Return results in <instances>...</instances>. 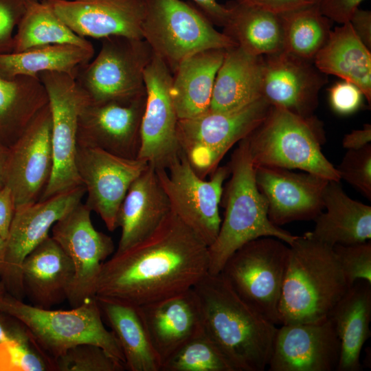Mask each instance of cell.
Here are the masks:
<instances>
[{
    "mask_svg": "<svg viewBox=\"0 0 371 371\" xmlns=\"http://www.w3.org/2000/svg\"><path fill=\"white\" fill-rule=\"evenodd\" d=\"M85 194L82 185L16 208L0 260V280L8 293L23 300L21 267L24 259L49 236L56 221L81 203Z\"/></svg>",
    "mask_w": 371,
    "mask_h": 371,
    "instance_id": "obj_13",
    "label": "cell"
},
{
    "mask_svg": "<svg viewBox=\"0 0 371 371\" xmlns=\"http://www.w3.org/2000/svg\"><path fill=\"white\" fill-rule=\"evenodd\" d=\"M341 344L336 371H359L363 346L370 335L371 283L357 280L338 301L328 316Z\"/></svg>",
    "mask_w": 371,
    "mask_h": 371,
    "instance_id": "obj_28",
    "label": "cell"
},
{
    "mask_svg": "<svg viewBox=\"0 0 371 371\" xmlns=\"http://www.w3.org/2000/svg\"><path fill=\"white\" fill-rule=\"evenodd\" d=\"M138 307L161 365L202 332L199 302L193 289Z\"/></svg>",
    "mask_w": 371,
    "mask_h": 371,
    "instance_id": "obj_25",
    "label": "cell"
},
{
    "mask_svg": "<svg viewBox=\"0 0 371 371\" xmlns=\"http://www.w3.org/2000/svg\"><path fill=\"white\" fill-rule=\"evenodd\" d=\"M48 102L38 76L0 77V142L10 147Z\"/></svg>",
    "mask_w": 371,
    "mask_h": 371,
    "instance_id": "obj_34",
    "label": "cell"
},
{
    "mask_svg": "<svg viewBox=\"0 0 371 371\" xmlns=\"http://www.w3.org/2000/svg\"><path fill=\"white\" fill-rule=\"evenodd\" d=\"M344 179L368 199H371V145L357 150H347L336 168Z\"/></svg>",
    "mask_w": 371,
    "mask_h": 371,
    "instance_id": "obj_40",
    "label": "cell"
},
{
    "mask_svg": "<svg viewBox=\"0 0 371 371\" xmlns=\"http://www.w3.org/2000/svg\"><path fill=\"white\" fill-rule=\"evenodd\" d=\"M333 248L349 286L360 280L371 283L370 241L352 245H335Z\"/></svg>",
    "mask_w": 371,
    "mask_h": 371,
    "instance_id": "obj_41",
    "label": "cell"
},
{
    "mask_svg": "<svg viewBox=\"0 0 371 371\" xmlns=\"http://www.w3.org/2000/svg\"><path fill=\"white\" fill-rule=\"evenodd\" d=\"M74 278L71 260L49 236L25 257L22 264L24 295L31 305L38 308H52L67 300Z\"/></svg>",
    "mask_w": 371,
    "mask_h": 371,
    "instance_id": "obj_23",
    "label": "cell"
},
{
    "mask_svg": "<svg viewBox=\"0 0 371 371\" xmlns=\"http://www.w3.org/2000/svg\"><path fill=\"white\" fill-rule=\"evenodd\" d=\"M208 246L172 211L149 237L105 261L95 297L135 306L180 294L209 270Z\"/></svg>",
    "mask_w": 371,
    "mask_h": 371,
    "instance_id": "obj_1",
    "label": "cell"
},
{
    "mask_svg": "<svg viewBox=\"0 0 371 371\" xmlns=\"http://www.w3.org/2000/svg\"><path fill=\"white\" fill-rule=\"evenodd\" d=\"M146 100V93L127 100L91 102L78 117L77 145L137 158Z\"/></svg>",
    "mask_w": 371,
    "mask_h": 371,
    "instance_id": "obj_17",
    "label": "cell"
},
{
    "mask_svg": "<svg viewBox=\"0 0 371 371\" xmlns=\"http://www.w3.org/2000/svg\"><path fill=\"white\" fill-rule=\"evenodd\" d=\"M92 44L71 43L34 47L19 52L0 54V77L12 79L19 76H38L43 71L65 73L76 77L80 67L93 58Z\"/></svg>",
    "mask_w": 371,
    "mask_h": 371,
    "instance_id": "obj_32",
    "label": "cell"
},
{
    "mask_svg": "<svg viewBox=\"0 0 371 371\" xmlns=\"http://www.w3.org/2000/svg\"><path fill=\"white\" fill-rule=\"evenodd\" d=\"M289 251L278 238L254 239L234 251L220 273L240 299L275 325H281L279 305Z\"/></svg>",
    "mask_w": 371,
    "mask_h": 371,
    "instance_id": "obj_8",
    "label": "cell"
},
{
    "mask_svg": "<svg viewBox=\"0 0 371 371\" xmlns=\"http://www.w3.org/2000/svg\"><path fill=\"white\" fill-rule=\"evenodd\" d=\"M196 8L215 25L223 27L229 16L227 5L220 4L216 0H191Z\"/></svg>",
    "mask_w": 371,
    "mask_h": 371,
    "instance_id": "obj_47",
    "label": "cell"
},
{
    "mask_svg": "<svg viewBox=\"0 0 371 371\" xmlns=\"http://www.w3.org/2000/svg\"><path fill=\"white\" fill-rule=\"evenodd\" d=\"M371 142V125L364 124L361 129L353 130L346 134L342 140V146L347 150H357L369 144Z\"/></svg>",
    "mask_w": 371,
    "mask_h": 371,
    "instance_id": "obj_49",
    "label": "cell"
},
{
    "mask_svg": "<svg viewBox=\"0 0 371 371\" xmlns=\"http://www.w3.org/2000/svg\"><path fill=\"white\" fill-rule=\"evenodd\" d=\"M77 35L142 38L146 0H44Z\"/></svg>",
    "mask_w": 371,
    "mask_h": 371,
    "instance_id": "obj_22",
    "label": "cell"
},
{
    "mask_svg": "<svg viewBox=\"0 0 371 371\" xmlns=\"http://www.w3.org/2000/svg\"><path fill=\"white\" fill-rule=\"evenodd\" d=\"M283 34V50L297 57L313 60L327 41L332 21L312 3L278 14Z\"/></svg>",
    "mask_w": 371,
    "mask_h": 371,
    "instance_id": "obj_36",
    "label": "cell"
},
{
    "mask_svg": "<svg viewBox=\"0 0 371 371\" xmlns=\"http://www.w3.org/2000/svg\"><path fill=\"white\" fill-rule=\"evenodd\" d=\"M26 9V0H0V54L13 51L14 30Z\"/></svg>",
    "mask_w": 371,
    "mask_h": 371,
    "instance_id": "obj_42",
    "label": "cell"
},
{
    "mask_svg": "<svg viewBox=\"0 0 371 371\" xmlns=\"http://www.w3.org/2000/svg\"><path fill=\"white\" fill-rule=\"evenodd\" d=\"M263 66V56L249 54L237 45L227 49L209 110H232L261 98Z\"/></svg>",
    "mask_w": 371,
    "mask_h": 371,
    "instance_id": "obj_29",
    "label": "cell"
},
{
    "mask_svg": "<svg viewBox=\"0 0 371 371\" xmlns=\"http://www.w3.org/2000/svg\"><path fill=\"white\" fill-rule=\"evenodd\" d=\"M245 139L255 168L299 169L328 181L341 180L322 153L325 133L313 115L304 117L271 106L265 118Z\"/></svg>",
    "mask_w": 371,
    "mask_h": 371,
    "instance_id": "obj_6",
    "label": "cell"
},
{
    "mask_svg": "<svg viewBox=\"0 0 371 371\" xmlns=\"http://www.w3.org/2000/svg\"><path fill=\"white\" fill-rule=\"evenodd\" d=\"M10 147L0 142V188L5 186Z\"/></svg>",
    "mask_w": 371,
    "mask_h": 371,
    "instance_id": "obj_51",
    "label": "cell"
},
{
    "mask_svg": "<svg viewBox=\"0 0 371 371\" xmlns=\"http://www.w3.org/2000/svg\"><path fill=\"white\" fill-rule=\"evenodd\" d=\"M363 0H321V12L332 22L343 24L349 21L354 12Z\"/></svg>",
    "mask_w": 371,
    "mask_h": 371,
    "instance_id": "obj_44",
    "label": "cell"
},
{
    "mask_svg": "<svg viewBox=\"0 0 371 371\" xmlns=\"http://www.w3.org/2000/svg\"><path fill=\"white\" fill-rule=\"evenodd\" d=\"M325 75H334L355 85L371 102V54L349 22L332 30L313 60Z\"/></svg>",
    "mask_w": 371,
    "mask_h": 371,
    "instance_id": "obj_30",
    "label": "cell"
},
{
    "mask_svg": "<svg viewBox=\"0 0 371 371\" xmlns=\"http://www.w3.org/2000/svg\"><path fill=\"white\" fill-rule=\"evenodd\" d=\"M25 331L18 320L0 311V342L14 339Z\"/></svg>",
    "mask_w": 371,
    "mask_h": 371,
    "instance_id": "obj_50",
    "label": "cell"
},
{
    "mask_svg": "<svg viewBox=\"0 0 371 371\" xmlns=\"http://www.w3.org/2000/svg\"><path fill=\"white\" fill-rule=\"evenodd\" d=\"M311 3H317L318 4L321 0H307Z\"/></svg>",
    "mask_w": 371,
    "mask_h": 371,
    "instance_id": "obj_54",
    "label": "cell"
},
{
    "mask_svg": "<svg viewBox=\"0 0 371 371\" xmlns=\"http://www.w3.org/2000/svg\"><path fill=\"white\" fill-rule=\"evenodd\" d=\"M257 186L268 206V217L277 226L313 220L324 210L328 180L306 172L276 167H256Z\"/></svg>",
    "mask_w": 371,
    "mask_h": 371,
    "instance_id": "obj_20",
    "label": "cell"
},
{
    "mask_svg": "<svg viewBox=\"0 0 371 371\" xmlns=\"http://www.w3.org/2000/svg\"><path fill=\"white\" fill-rule=\"evenodd\" d=\"M276 14L312 4L307 0H234Z\"/></svg>",
    "mask_w": 371,
    "mask_h": 371,
    "instance_id": "obj_45",
    "label": "cell"
},
{
    "mask_svg": "<svg viewBox=\"0 0 371 371\" xmlns=\"http://www.w3.org/2000/svg\"><path fill=\"white\" fill-rule=\"evenodd\" d=\"M153 54L142 38L109 36L75 80L92 102L130 100L146 93L144 73Z\"/></svg>",
    "mask_w": 371,
    "mask_h": 371,
    "instance_id": "obj_10",
    "label": "cell"
},
{
    "mask_svg": "<svg viewBox=\"0 0 371 371\" xmlns=\"http://www.w3.org/2000/svg\"><path fill=\"white\" fill-rule=\"evenodd\" d=\"M161 371H234L203 330L163 362Z\"/></svg>",
    "mask_w": 371,
    "mask_h": 371,
    "instance_id": "obj_37",
    "label": "cell"
},
{
    "mask_svg": "<svg viewBox=\"0 0 371 371\" xmlns=\"http://www.w3.org/2000/svg\"><path fill=\"white\" fill-rule=\"evenodd\" d=\"M59 43L83 46L91 44L75 34L44 0H26L25 12L14 35L12 52Z\"/></svg>",
    "mask_w": 371,
    "mask_h": 371,
    "instance_id": "obj_35",
    "label": "cell"
},
{
    "mask_svg": "<svg viewBox=\"0 0 371 371\" xmlns=\"http://www.w3.org/2000/svg\"><path fill=\"white\" fill-rule=\"evenodd\" d=\"M5 293V287L2 283V282L0 280V297L3 295Z\"/></svg>",
    "mask_w": 371,
    "mask_h": 371,
    "instance_id": "obj_53",
    "label": "cell"
},
{
    "mask_svg": "<svg viewBox=\"0 0 371 371\" xmlns=\"http://www.w3.org/2000/svg\"><path fill=\"white\" fill-rule=\"evenodd\" d=\"M227 166L230 178L221 201L224 218L216 240L208 247V273L212 274L221 273L231 255L251 240L274 237L291 245L297 237L269 220L267 202L257 186L256 168L245 139L238 143Z\"/></svg>",
    "mask_w": 371,
    "mask_h": 371,
    "instance_id": "obj_4",
    "label": "cell"
},
{
    "mask_svg": "<svg viewBox=\"0 0 371 371\" xmlns=\"http://www.w3.org/2000/svg\"><path fill=\"white\" fill-rule=\"evenodd\" d=\"M226 49L196 52L183 60L173 71L170 93L179 119L194 117L209 110Z\"/></svg>",
    "mask_w": 371,
    "mask_h": 371,
    "instance_id": "obj_27",
    "label": "cell"
},
{
    "mask_svg": "<svg viewBox=\"0 0 371 371\" xmlns=\"http://www.w3.org/2000/svg\"><path fill=\"white\" fill-rule=\"evenodd\" d=\"M95 297L102 319L120 344L126 370L161 371V361L150 341L139 307L108 298Z\"/></svg>",
    "mask_w": 371,
    "mask_h": 371,
    "instance_id": "obj_31",
    "label": "cell"
},
{
    "mask_svg": "<svg viewBox=\"0 0 371 371\" xmlns=\"http://www.w3.org/2000/svg\"><path fill=\"white\" fill-rule=\"evenodd\" d=\"M341 344L331 319L282 324L268 363L270 371H333Z\"/></svg>",
    "mask_w": 371,
    "mask_h": 371,
    "instance_id": "obj_19",
    "label": "cell"
},
{
    "mask_svg": "<svg viewBox=\"0 0 371 371\" xmlns=\"http://www.w3.org/2000/svg\"><path fill=\"white\" fill-rule=\"evenodd\" d=\"M270 107L261 97L235 109L208 110L194 117L179 119V145L196 173L203 179L210 176L227 151L262 122Z\"/></svg>",
    "mask_w": 371,
    "mask_h": 371,
    "instance_id": "obj_9",
    "label": "cell"
},
{
    "mask_svg": "<svg viewBox=\"0 0 371 371\" xmlns=\"http://www.w3.org/2000/svg\"><path fill=\"white\" fill-rule=\"evenodd\" d=\"M223 32L245 52L267 56L283 50V34L278 14L231 1Z\"/></svg>",
    "mask_w": 371,
    "mask_h": 371,
    "instance_id": "obj_33",
    "label": "cell"
},
{
    "mask_svg": "<svg viewBox=\"0 0 371 371\" xmlns=\"http://www.w3.org/2000/svg\"><path fill=\"white\" fill-rule=\"evenodd\" d=\"M364 95L353 83L343 80L329 89V103L337 114L348 115L357 111L362 106Z\"/></svg>",
    "mask_w": 371,
    "mask_h": 371,
    "instance_id": "obj_43",
    "label": "cell"
},
{
    "mask_svg": "<svg viewBox=\"0 0 371 371\" xmlns=\"http://www.w3.org/2000/svg\"><path fill=\"white\" fill-rule=\"evenodd\" d=\"M38 77L48 95L53 155L52 175L41 201L82 185L76 165L78 122L91 100L67 74L43 71Z\"/></svg>",
    "mask_w": 371,
    "mask_h": 371,
    "instance_id": "obj_11",
    "label": "cell"
},
{
    "mask_svg": "<svg viewBox=\"0 0 371 371\" xmlns=\"http://www.w3.org/2000/svg\"><path fill=\"white\" fill-rule=\"evenodd\" d=\"M172 211L208 247L216 240L221 224L219 205L227 165L218 166L209 179L200 177L181 152L167 168L155 170Z\"/></svg>",
    "mask_w": 371,
    "mask_h": 371,
    "instance_id": "obj_12",
    "label": "cell"
},
{
    "mask_svg": "<svg viewBox=\"0 0 371 371\" xmlns=\"http://www.w3.org/2000/svg\"><path fill=\"white\" fill-rule=\"evenodd\" d=\"M262 97L271 106L285 109L295 114L313 115L319 93L326 83V75L311 60L284 50L264 56Z\"/></svg>",
    "mask_w": 371,
    "mask_h": 371,
    "instance_id": "obj_21",
    "label": "cell"
},
{
    "mask_svg": "<svg viewBox=\"0 0 371 371\" xmlns=\"http://www.w3.org/2000/svg\"><path fill=\"white\" fill-rule=\"evenodd\" d=\"M30 1H43V0H30Z\"/></svg>",
    "mask_w": 371,
    "mask_h": 371,
    "instance_id": "obj_55",
    "label": "cell"
},
{
    "mask_svg": "<svg viewBox=\"0 0 371 371\" xmlns=\"http://www.w3.org/2000/svg\"><path fill=\"white\" fill-rule=\"evenodd\" d=\"M0 311L24 326L53 371L56 359L81 344L97 345L125 365L120 344L104 326L95 297L70 310H52L26 304L5 293L0 297Z\"/></svg>",
    "mask_w": 371,
    "mask_h": 371,
    "instance_id": "obj_5",
    "label": "cell"
},
{
    "mask_svg": "<svg viewBox=\"0 0 371 371\" xmlns=\"http://www.w3.org/2000/svg\"><path fill=\"white\" fill-rule=\"evenodd\" d=\"M53 371L26 330L17 337L0 342V371Z\"/></svg>",
    "mask_w": 371,
    "mask_h": 371,
    "instance_id": "obj_39",
    "label": "cell"
},
{
    "mask_svg": "<svg viewBox=\"0 0 371 371\" xmlns=\"http://www.w3.org/2000/svg\"><path fill=\"white\" fill-rule=\"evenodd\" d=\"M76 165L87 194L85 204L100 216L110 232L115 231L118 211L128 190L149 164L137 158H124L100 148L77 145Z\"/></svg>",
    "mask_w": 371,
    "mask_h": 371,
    "instance_id": "obj_15",
    "label": "cell"
},
{
    "mask_svg": "<svg viewBox=\"0 0 371 371\" xmlns=\"http://www.w3.org/2000/svg\"><path fill=\"white\" fill-rule=\"evenodd\" d=\"M126 366L101 347L81 344L68 349L54 361V371H123Z\"/></svg>",
    "mask_w": 371,
    "mask_h": 371,
    "instance_id": "obj_38",
    "label": "cell"
},
{
    "mask_svg": "<svg viewBox=\"0 0 371 371\" xmlns=\"http://www.w3.org/2000/svg\"><path fill=\"white\" fill-rule=\"evenodd\" d=\"M144 80L146 100L137 159L155 170L165 169L181 153L177 135L179 117L170 93L172 73L154 54L144 70Z\"/></svg>",
    "mask_w": 371,
    "mask_h": 371,
    "instance_id": "obj_16",
    "label": "cell"
},
{
    "mask_svg": "<svg viewBox=\"0 0 371 371\" xmlns=\"http://www.w3.org/2000/svg\"><path fill=\"white\" fill-rule=\"evenodd\" d=\"M289 247L279 305L281 325L326 319L350 287L333 247L310 232Z\"/></svg>",
    "mask_w": 371,
    "mask_h": 371,
    "instance_id": "obj_3",
    "label": "cell"
},
{
    "mask_svg": "<svg viewBox=\"0 0 371 371\" xmlns=\"http://www.w3.org/2000/svg\"><path fill=\"white\" fill-rule=\"evenodd\" d=\"M16 210L11 190L8 186L0 188V235L6 240Z\"/></svg>",
    "mask_w": 371,
    "mask_h": 371,
    "instance_id": "obj_46",
    "label": "cell"
},
{
    "mask_svg": "<svg viewBox=\"0 0 371 371\" xmlns=\"http://www.w3.org/2000/svg\"><path fill=\"white\" fill-rule=\"evenodd\" d=\"M91 212L87 205L81 202L52 227V237L68 255L74 267V281L67 299L72 308L95 297L102 266L114 251L112 238L94 227Z\"/></svg>",
    "mask_w": 371,
    "mask_h": 371,
    "instance_id": "obj_14",
    "label": "cell"
},
{
    "mask_svg": "<svg viewBox=\"0 0 371 371\" xmlns=\"http://www.w3.org/2000/svg\"><path fill=\"white\" fill-rule=\"evenodd\" d=\"M361 41L371 48V12L357 8L348 21Z\"/></svg>",
    "mask_w": 371,
    "mask_h": 371,
    "instance_id": "obj_48",
    "label": "cell"
},
{
    "mask_svg": "<svg viewBox=\"0 0 371 371\" xmlns=\"http://www.w3.org/2000/svg\"><path fill=\"white\" fill-rule=\"evenodd\" d=\"M5 247V240L0 235V260L3 256Z\"/></svg>",
    "mask_w": 371,
    "mask_h": 371,
    "instance_id": "obj_52",
    "label": "cell"
},
{
    "mask_svg": "<svg viewBox=\"0 0 371 371\" xmlns=\"http://www.w3.org/2000/svg\"><path fill=\"white\" fill-rule=\"evenodd\" d=\"M142 32L172 74L183 60L196 52L237 45L217 31L197 8L181 0H146Z\"/></svg>",
    "mask_w": 371,
    "mask_h": 371,
    "instance_id": "obj_7",
    "label": "cell"
},
{
    "mask_svg": "<svg viewBox=\"0 0 371 371\" xmlns=\"http://www.w3.org/2000/svg\"><path fill=\"white\" fill-rule=\"evenodd\" d=\"M192 289L199 302L202 330L234 371H264L276 325L240 299L220 273H207Z\"/></svg>",
    "mask_w": 371,
    "mask_h": 371,
    "instance_id": "obj_2",
    "label": "cell"
},
{
    "mask_svg": "<svg viewBox=\"0 0 371 371\" xmlns=\"http://www.w3.org/2000/svg\"><path fill=\"white\" fill-rule=\"evenodd\" d=\"M171 211L156 170L148 165L132 183L120 207L117 223L121 236L115 253H121L149 237Z\"/></svg>",
    "mask_w": 371,
    "mask_h": 371,
    "instance_id": "obj_24",
    "label": "cell"
},
{
    "mask_svg": "<svg viewBox=\"0 0 371 371\" xmlns=\"http://www.w3.org/2000/svg\"><path fill=\"white\" fill-rule=\"evenodd\" d=\"M52 115L48 104L10 147L5 186L16 208L40 200L53 170Z\"/></svg>",
    "mask_w": 371,
    "mask_h": 371,
    "instance_id": "obj_18",
    "label": "cell"
},
{
    "mask_svg": "<svg viewBox=\"0 0 371 371\" xmlns=\"http://www.w3.org/2000/svg\"><path fill=\"white\" fill-rule=\"evenodd\" d=\"M339 182H328L324 193L326 211L314 219L311 234L330 247L370 241L371 207L349 197Z\"/></svg>",
    "mask_w": 371,
    "mask_h": 371,
    "instance_id": "obj_26",
    "label": "cell"
}]
</instances>
